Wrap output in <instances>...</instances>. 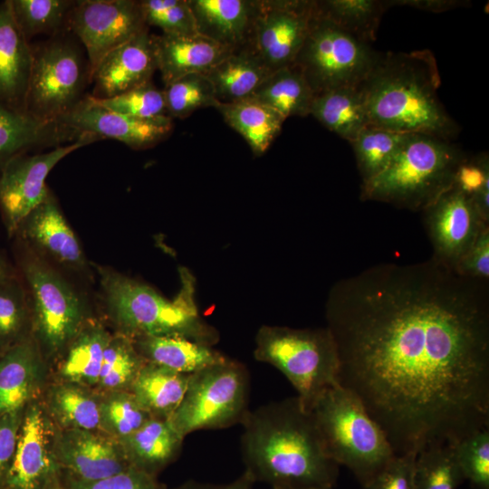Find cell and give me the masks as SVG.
Here are the masks:
<instances>
[{"mask_svg":"<svg viewBox=\"0 0 489 489\" xmlns=\"http://www.w3.org/2000/svg\"><path fill=\"white\" fill-rule=\"evenodd\" d=\"M85 134L60 122L35 120L0 104V173L18 155L72 143Z\"/></svg>","mask_w":489,"mask_h":489,"instance_id":"cell-25","label":"cell"},{"mask_svg":"<svg viewBox=\"0 0 489 489\" xmlns=\"http://www.w3.org/2000/svg\"><path fill=\"white\" fill-rule=\"evenodd\" d=\"M14 236L69 270L84 273L88 268L81 244L51 191L24 217Z\"/></svg>","mask_w":489,"mask_h":489,"instance_id":"cell-19","label":"cell"},{"mask_svg":"<svg viewBox=\"0 0 489 489\" xmlns=\"http://www.w3.org/2000/svg\"><path fill=\"white\" fill-rule=\"evenodd\" d=\"M61 478L66 489H167L156 475L134 466L95 481L77 480L62 474Z\"/></svg>","mask_w":489,"mask_h":489,"instance_id":"cell-46","label":"cell"},{"mask_svg":"<svg viewBox=\"0 0 489 489\" xmlns=\"http://www.w3.org/2000/svg\"><path fill=\"white\" fill-rule=\"evenodd\" d=\"M92 99L109 110L128 116L142 119L168 116L164 92L151 82L108 99Z\"/></svg>","mask_w":489,"mask_h":489,"instance_id":"cell-44","label":"cell"},{"mask_svg":"<svg viewBox=\"0 0 489 489\" xmlns=\"http://www.w3.org/2000/svg\"><path fill=\"white\" fill-rule=\"evenodd\" d=\"M32 334L29 296L20 277L0 283V355Z\"/></svg>","mask_w":489,"mask_h":489,"instance_id":"cell-39","label":"cell"},{"mask_svg":"<svg viewBox=\"0 0 489 489\" xmlns=\"http://www.w3.org/2000/svg\"><path fill=\"white\" fill-rule=\"evenodd\" d=\"M455 271L462 276L488 281L489 225L481 230L475 243L460 260Z\"/></svg>","mask_w":489,"mask_h":489,"instance_id":"cell-49","label":"cell"},{"mask_svg":"<svg viewBox=\"0 0 489 489\" xmlns=\"http://www.w3.org/2000/svg\"><path fill=\"white\" fill-rule=\"evenodd\" d=\"M249 388L244 365L226 358L190 374L183 399L168 420L183 437L241 424L249 412Z\"/></svg>","mask_w":489,"mask_h":489,"instance_id":"cell-10","label":"cell"},{"mask_svg":"<svg viewBox=\"0 0 489 489\" xmlns=\"http://www.w3.org/2000/svg\"><path fill=\"white\" fill-rule=\"evenodd\" d=\"M16 253L30 301L32 335L46 362L54 363L91 318L86 303L42 255L20 241Z\"/></svg>","mask_w":489,"mask_h":489,"instance_id":"cell-8","label":"cell"},{"mask_svg":"<svg viewBox=\"0 0 489 489\" xmlns=\"http://www.w3.org/2000/svg\"><path fill=\"white\" fill-rule=\"evenodd\" d=\"M455 450L464 478L477 489H489V427L463 438Z\"/></svg>","mask_w":489,"mask_h":489,"instance_id":"cell-45","label":"cell"},{"mask_svg":"<svg viewBox=\"0 0 489 489\" xmlns=\"http://www.w3.org/2000/svg\"><path fill=\"white\" fill-rule=\"evenodd\" d=\"M46 369L32 334L0 355V417L43 396Z\"/></svg>","mask_w":489,"mask_h":489,"instance_id":"cell-21","label":"cell"},{"mask_svg":"<svg viewBox=\"0 0 489 489\" xmlns=\"http://www.w3.org/2000/svg\"><path fill=\"white\" fill-rule=\"evenodd\" d=\"M310 114L326 129L349 142L369 126L360 86H343L314 95Z\"/></svg>","mask_w":489,"mask_h":489,"instance_id":"cell-31","label":"cell"},{"mask_svg":"<svg viewBox=\"0 0 489 489\" xmlns=\"http://www.w3.org/2000/svg\"><path fill=\"white\" fill-rule=\"evenodd\" d=\"M321 14L359 40L371 43L387 9L381 0L316 1Z\"/></svg>","mask_w":489,"mask_h":489,"instance_id":"cell-35","label":"cell"},{"mask_svg":"<svg viewBox=\"0 0 489 489\" xmlns=\"http://www.w3.org/2000/svg\"><path fill=\"white\" fill-rule=\"evenodd\" d=\"M24 410L6 413L0 417V487L15 451Z\"/></svg>","mask_w":489,"mask_h":489,"instance_id":"cell-50","label":"cell"},{"mask_svg":"<svg viewBox=\"0 0 489 489\" xmlns=\"http://www.w3.org/2000/svg\"><path fill=\"white\" fill-rule=\"evenodd\" d=\"M422 212L433 247L432 258L454 271L481 230L489 225L482 219L471 198L455 187Z\"/></svg>","mask_w":489,"mask_h":489,"instance_id":"cell-16","label":"cell"},{"mask_svg":"<svg viewBox=\"0 0 489 489\" xmlns=\"http://www.w3.org/2000/svg\"><path fill=\"white\" fill-rule=\"evenodd\" d=\"M167 112L169 117L184 119L197 110L216 108L212 83L204 73H190L165 85L163 90Z\"/></svg>","mask_w":489,"mask_h":489,"instance_id":"cell-42","label":"cell"},{"mask_svg":"<svg viewBox=\"0 0 489 489\" xmlns=\"http://www.w3.org/2000/svg\"><path fill=\"white\" fill-rule=\"evenodd\" d=\"M238 132L255 156L263 155L279 136L285 120L279 113L252 99L218 103L215 108Z\"/></svg>","mask_w":489,"mask_h":489,"instance_id":"cell-33","label":"cell"},{"mask_svg":"<svg viewBox=\"0 0 489 489\" xmlns=\"http://www.w3.org/2000/svg\"><path fill=\"white\" fill-rule=\"evenodd\" d=\"M254 483L245 474H243L228 484H213L189 481L174 489H254Z\"/></svg>","mask_w":489,"mask_h":489,"instance_id":"cell-52","label":"cell"},{"mask_svg":"<svg viewBox=\"0 0 489 489\" xmlns=\"http://www.w3.org/2000/svg\"><path fill=\"white\" fill-rule=\"evenodd\" d=\"M440 83L431 51L379 53L360 85L369 126L452 140L460 128L439 99Z\"/></svg>","mask_w":489,"mask_h":489,"instance_id":"cell-3","label":"cell"},{"mask_svg":"<svg viewBox=\"0 0 489 489\" xmlns=\"http://www.w3.org/2000/svg\"><path fill=\"white\" fill-rule=\"evenodd\" d=\"M189 376L146 362L129 391L152 417L169 419L183 399Z\"/></svg>","mask_w":489,"mask_h":489,"instance_id":"cell-32","label":"cell"},{"mask_svg":"<svg viewBox=\"0 0 489 489\" xmlns=\"http://www.w3.org/2000/svg\"><path fill=\"white\" fill-rule=\"evenodd\" d=\"M42 399L59 429L99 430L101 394L93 388L55 380L45 387Z\"/></svg>","mask_w":489,"mask_h":489,"instance_id":"cell-28","label":"cell"},{"mask_svg":"<svg viewBox=\"0 0 489 489\" xmlns=\"http://www.w3.org/2000/svg\"><path fill=\"white\" fill-rule=\"evenodd\" d=\"M384 3L387 9L393 6H408L431 13H443L470 5V1L465 0H385Z\"/></svg>","mask_w":489,"mask_h":489,"instance_id":"cell-51","label":"cell"},{"mask_svg":"<svg viewBox=\"0 0 489 489\" xmlns=\"http://www.w3.org/2000/svg\"><path fill=\"white\" fill-rule=\"evenodd\" d=\"M488 287L430 258L373 265L331 288L338 383L396 455L489 427Z\"/></svg>","mask_w":489,"mask_h":489,"instance_id":"cell-1","label":"cell"},{"mask_svg":"<svg viewBox=\"0 0 489 489\" xmlns=\"http://www.w3.org/2000/svg\"><path fill=\"white\" fill-rule=\"evenodd\" d=\"M270 73L248 48L234 51L204 72L212 83L219 103L250 98Z\"/></svg>","mask_w":489,"mask_h":489,"instance_id":"cell-30","label":"cell"},{"mask_svg":"<svg viewBox=\"0 0 489 489\" xmlns=\"http://www.w3.org/2000/svg\"><path fill=\"white\" fill-rule=\"evenodd\" d=\"M315 14L312 0H258L250 41L252 51L271 72L293 64Z\"/></svg>","mask_w":489,"mask_h":489,"instance_id":"cell-13","label":"cell"},{"mask_svg":"<svg viewBox=\"0 0 489 489\" xmlns=\"http://www.w3.org/2000/svg\"><path fill=\"white\" fill-rule=\"evenodd\" d=\"M245 474L271 488L332 489L339 465L327 455L312 412L297 396L263 405L241 423Z\"/></svg>","mask_w":489,"mask_h":489,"instance_id":"cell-2","label":"cell"},{"mask_svg":"<svg viewBox=\"0 0 489 489\" xmlns=\"http://www.w3.org/2000/svg\"><path fill=\"white\" fill-rule=\"evenodd\" d=\"M409 134L367 126L350 143L365 184L384 171L398 155Z\"/></svg>","mask_w":489,"mask_h":489,"instance_id":"cell-36","label":"cell"},{"mask_svg":"<svg viewBox=\"0 0 489 489\" xmlns=\"http://www.w3.org/2000/svg\"><path fill=\"white\" fill-rule=\"evenodd\" d=\"M417 453L396 455L363 489H416L415 465Z\"/></svg>","mask_w":489,"mask_h":489,"instance_id":"cell-47","label":"cell"},{"mask_svg":"<svg viewBox=\"0 0 489 489\" xmlns=\"http://www.w3.org/2000/svg\"><path fill=\"white\" fill-rule=\"evenodd\" d=\"M54 450L61 474L77 480H100L131 467L121 443L99 430L59 429Z\"/></svg>","mask_w":489,"mask_h":489,"instance_id":"cell-17","label":"cell"},{"mask_svg":"<svg viewBox=\"0 0 489 489\" xmlns=\"http://www.w3.org/2000/svg\"><path fill=\"white\" fill-rule=\"evenodd\" d=\"M58 430L42 397L25 407L15 451L0 489H44L60 475L54 450Z\"/></svg>","mask_w":489,"mask_h":489,"instance_id":"cell-15","label":"cell"},{"mask_svg":"<svg viewBox=\"0 0 489 489\" xmlns=\"http://www.w3.org/2000/svg\"><path fill=\"white\" fill-rule=\"evenodd\" d=\"M464 479L455 446L435 444L417 454L416 489H456Z\"/></svg>","mask_w":489,"mask_h":489,"instance_id":"cell-40","label":"cell"},{"mask_svg":"<svg viewBox=\"0 0 489 489\" xmlns=\"http://www.w3.org/2000/svg\"><path fill=\"white\" fill-rule=\"evenodd\" d=\"M311 412L327 455L349 468L362 486L396 455L360 399L339 384L326 389Z\"/></svg>","mask_w":489,"mask_h":489,"instance_id":"cell-6","label":"cell"},{"mask_svg":"<svg viewBox=\"0 0 489 489\" xmlns=\"http://www.w3.org/2000/svg\"><path fill=\"white\" fill-rule=\"evenodd\" d=\"M313 98L314 93L302 72L292 64L271 72L248 99L272 109L286 120L309 115Z\"/></svg>","mask_w":489,"mask_h":489,"instance_id":"cell-34","label":"cell"},{"mask_svg":"<svg viewBox=\"0 0 489 489\" xmlns=\"http://www.w3.org/2000/svg\"><path fill=\"white\" fill-rule=\"evenodd\" d=\"M486 185H489L488 154L466 156L456 170L453 187L472 198Z\"/></svg>","mask_w":489,"mask_h":489,"instance_id":"cell-48","label":"cell"},{"mask_svg":"<svg viewBox=\"0 0 489 489\" xmlns=\"http://www.w3.org/2000/svg\"><path fill=\"white\" fill-rule=\"evenodd\" d=\"M98 139H101L86 133L48 152L18 155L4 167L0 173V211L9 237L49 194L45 179L53 168L70 153Z\"/></svg>","mask_w":489,"mask_h":489,"instance_id":"cell-14","label":"cell"},{"mask_svg":"<svg viewBox=\"0 0 489 489\" xmlns=\"http://www.w3.org/2000/svg\"><path fill=\"white\" fill-rule=\"evenodd\" d=\"M152 417L129 390L101 394L99 431L120 440Z\"/></svg>","mask_w":489,"mask_h":489,"instance_id":"cell-41","label":"cell"},{"mask_svg":"<svg viewBox=\"0 0 489 489\" xmlns=\"http://www.w3.org/2000/svg\"><path fill=\"white\" fill-rule=\"evenodd\" d=\"M197 33L233 51L250 41L258 0H188Z\"/></svg>","mask_w":489,"mask_h":489,"instance_id":"cell-23","label":"cell"},{"mask_svg":"<svg viewBox=\"0 0 489 489\" xmlns=\"http://www.w3.org/2000/svg\"><path fill=\"white\" fill-rule=\"evenodd\" d=\"M379 54L369 43L321 14L315 1V14L293 64L316 95L339 87L360 86Z\"/></svg>","mask_w":489,"mask_h":489,"instance_id":"cell-11","label":"cell"},{"mask_svg":"<svg viewBox=\"0 0 489 489\" xmlns=\"http://www.w3.org/2000/svg\"><path fill=\"white\" fill-rule=\"evenodd\" d=\"M68 30L34 44L25 114L38 121L60 122L86 96L91 82L87 54Z\"/></svg>","mask_w":489,"mask_h":489,"instance_id":"cell-9","label":"cell"},{"mask_svg":"<svg viewBox=\"0 0 489 489\" xmlns=\"http://www.w3.org/2000/svg\"><path fill=\"white\" fill-rule=\"evenodd\" d=\"M44 489H66L62 481L61 473L53 480H52Z\"/></svg>","mask_w":489,"mask_h":489,"instance_id":"cell-54","label":"cell"},{"mask_svg":"<svg viewBox=\"0 0 489 489\" xmlns=\"http://www.w3.org/2000/svg\"><path fill=\"white\" fill-rule=\"evenodd\" d=\"M16 269L12 265L6 256L0 252V283L19 277Z\"/></svg>","mask_w":489,"mask_h":489,"instance_id":"cell-53","label":"cell"},{"mask_svg":"<svg viewBox=\"0 0 489 489\" xmlns=\"http://www.w3.org/2000/svg\"><path fill=\"white\" fill-rule=\"evenodd\" d=\"M466 156L452 140L409 134L388 167L361 184L360 198L424 211L453 187L456 170Z\"/></svg>","mask_w":489,"mask_h":489,"instance_id":"cell-5","label":"cell"},{"mask_svg":"<svg viewBox=\"0 0 489 489\" xmlns=\"http://www.w3.org/2000/svg\"><path fill=\"white\" fill-rule=\"evenodd\" d=\"M103 300L115 332L130 339L167 336L215 345L217 331L200 316L195 302V279L180 270L181 287L169 300L152 287L110 268L97 267Z\"/></svg>","mask_w":489,"mask_h":489,"instance_id":"cell-4","label":"cell"},{"mask_svg":"<svg viewBox=\"0 0 489 489\" xmlns=\"http://www.w3.org/2000/svg\"><path fill=\"white\" fill-rule=\"evenodd\" d=\"M184 438L168 419L151 417L137 431L119 441L131 466L158 476L177 458Z\"/></svg>","mask_w":489,"mask_h":489,"instance_id":"cell-27","label":"cell"},{"mask_svg":"<svg viewBox=\"0 0 489 489\" xmlns=\"http://www.w3.org/2000/svg\"><path fill=\"white\" fill-rule=\"evenodd\" d=\"M157 62L165 85L190 73H204L234 51L198 34H152Z\"/></svg>","mask_w":489,"mask_h":489,"instance_id":"cell-24","label":"cell"},{"mask_svg":"<svg viewBox=\"0 0 489 489\" xmlns=\"http://www.w3.org/2000/svg\"><path fill=\"white\" fill-rule=\"evenodd\" d=\"M72 0H9L14 20L25 39L54 36L67 30Z\"/></svg>","mask_w":489,"mask_h":489,"instance_id":"cell-38","label":"cell"},{"mask_svg":"<svg viewBox=\"0 0 489 489\" xmlns=\"http://www.w3.org/2000/svg\"><path fill=\"white\" fill-rule=\"evenodd\" d=\"M132 340L146 362L184 374L195 373L226 359L212 346L179 337L145 336Z\"/></svg>","mask_w":489,"mask_h":489,"instance_id":"cell-29","label":"cell"},{"mask_svg":"<svg viewBox=\"0 0 489 489\" xmlns=\"http://www.w3.org/2000/svg\"><path fill=\"white\" fill-rule=\"evenodd\" d=\"M32 67L31 43L16 25L9 0L0 3V104L25 114ZM26 115V114H25Z\"/></svg>","mask_w":489,"mask_h":489,"instance_id":"cell-22","label":"cell"},{"mask_svg":"<svg viewBox=\"0 0 489 489\" xmlns=\"http://www.w3.org/2000/svg\"><path fill=\"white\" fill-rule=\"evenodd\" d=\"M149 28L139 1L78 0L67 19V30L82 44L91 78L111 51Z\"/></svg>","mask_w":489,"mask_h":489,"instance_id":"cell-12","label":"cell"},{"mask_svg":"<svg viewBox=\"0 0 489 489\" xmlns=\"http://www.w3.org/2000/svg\"><path fill=\"white\" fill-rule=\"evenodd\" d=\"M270 489H288V488H270Z\"/></svg>","mask_w":489,"mask_h":489,"instance_id":"cell-55","label":"cell"},{"mask_svg":"<svg viewBox=\"0 0 489 489\" xmlns=\"http://www.w3.org/2000/svg\"><path fill=\"white\" fill-rule=\"evenodd\" d=\"M145 363L132 339L114 332L104 350L99 381L94 390L100 394L129 391Z\"/></svg>","mask_w":489,"mask_h":489,"instance_id":"cell-37","label":"cell"},{"mask_svg":"<svg viewBox=\"0 0 489 489\" xmlns=\"http://www.w3.org/2000/svg\"><path fill=\"white\" fill-rule=\"evenodd\" d=\"M145 24L158 27L163 34H197L195 18L188 0L139 1Z\"/></svg>","mask_w":489,"mask_h":489,"instance_id":"cell-43","label":"cell"},{"mask_svg":"<svg viewBox=\"0 0 489 489\" xmlns=\"http://www.w3.org/2000/svg\"><path fill=\"white\" fill-rule=\"evenodd\" d=\"M82 133L117 139L133 149L150 148L173 129L169 116L142 119L117 113L98 104L88 94L60 121Z\"/></svg>","mask_w":489,"mask_h":489,"instance_id":"cell-18","label":"cell"},{"mask_svg":"<svg viewBox=\"0 0 489 489\" xmlns=\"http://www.w3.org/2000/svg\"><path fill=\"white\" fill-rule=\"evenodd\" d=\"M110 335L101 321L88 319L55 362L56 380L95 389Z\"/></svg>","mask_w":489,"mask_h":489,"instance_id":"cell-26","label":"cell"},{"mask_svg":"<svg viewBox=\"0 0 489 489\" xmlns=\"http://www.w3.org/2000/svg\"><path fill=\"white\" fill-rule=\"evenodd\" d=\"M254 356L286 377L308 412L326 389L339 384L337 346L327 327L293 329L264 325L255 336Z\"/></svg>","mask_w":489,"mask_h":489,"instance_id":"cell-7","label":"cell"},{"mask_svg":"<svg viewBox=\"0 0 489 489\" xmlns=\"http://www.w3.org/2000/svg\"><path fill=\"white\" fill-rule=\"evenodd\" d=\"M156 70L152 34L146 28L102 59L92 74L90 95L97 100L119 95L151 82Z\"/></svg>","mask_w":489,"mask_h":489,"instance_id":"cell-20","label":"cell"}]
</instances>
